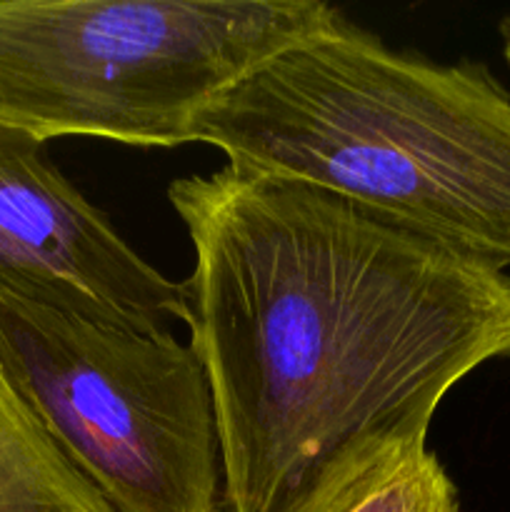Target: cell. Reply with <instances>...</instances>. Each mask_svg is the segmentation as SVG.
Wrapping results in <instances>:
<instances>
[{"mask_svg": "<svg viewBox=\"0 0 510 512\" xmlns=\"http://www.w3.org/2000/svg\"><path fill=\"white\" fill-rule=\"evenodd\" d=\"M0 363L115 512H223L213 393L190 343L0 293Z\"/></svg>", "mask_w": 510, "mask_h": 512, "instance_id": "277c9868", "label": "cell"}, {"mask_svg": "<svg viewBox=\"0 0 510 512\" xmlns=\"http://www.w3.org/2000/svg\"><path fill=\"white\" fill-rule=\"evenodd\" d=\"M425 440L390 435L350 450L293 512H463L458 485Z\"/></svg>", "mask_w": 510, "mask_h": 512, "instance_id": "8992f818", "label": "cell"}, {"mask_svg": "<svg viewBox=\"0 0 510 512\" xmlns=\"http://www.w3.org/2000/svg\"><path fill=\"white\" fill-rule=\"evenodd\" d=\"M168 198L195 253L180 285L223 512H293L350 450L428 435L465 375L510 358V275L485 260L228 163Z\"/></svg>", "mask_w": 510, "mask_h": 512, "instance_id": "6da1fadb", "label": "cell"}, {"mask_svg": "<svg viewBox=\"0 0 510 512\" xmlns=\"http://www.w3.org/2000/svg\"><path fill=\"white\" fill-rule=\"evenodd\" d=\"M0 512H115L0 363Z\"/></svg>", "mask_w": 510, "mask_h": 512, "instance_id": "52a82bcc", "label": "cell"}, {"mask_svg": "<svg viewBox=\"0 0 510 512\" xmlns=\"http://www.w3.org/2000/svg\"><path fill=\"white\" fill-rule=\"evenodd\" d=\"M343 18L320 0H0V123L140 148L288 45Z\"/></svg>", "mask_w": 510, "mask_h": 512, "instance_id": "3957f363", "label": "cell"}, {"mask_svg": "<svg viewBox=\"0 0 510 512\" xmlns=\"http://www.w3.org/2000/svg\"><path fill=\"white\" fill-rule=\"evenodd\" d=\"M0 293L138 333L185 323L183 285L140 258L45 143L0 123Z\"/></svg>", "mask_w": 510, "mask_h": 512, "instance_id": "5b68a950", "label": "cell"}, {"mask_svg": "<svg viewBox=\"0 0 510 512\" xmlns=\"http://www.w3.org/2000/svg\"><path fill=\"white\" fill-rule=\"evenodd\" d=\"M193 143L510 265V95L480 63L398 53L340 18L218 95Z\"/></svg>", "mask_w": 510, "mask_h": 512, "instance_id": "7a4b0ae2", "label": "cell"}, {"mask_svg": "<svg viewBox=\"0 0 510 512\" xmlns=\"http://www.w3.org/2000/svg\"><path fill=\"white\" fill-rule=\"evenodd\" d=\"M500 38H503L505 63H508V68H510V15L508 18H503V23H500Z\"/></svg>", "mask_w": 510, "mask_h": 512, "instance_id": "ba28073f", "label": "cell"}]
</instances>
